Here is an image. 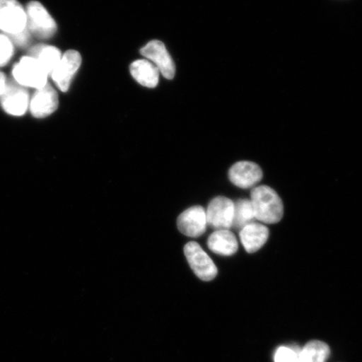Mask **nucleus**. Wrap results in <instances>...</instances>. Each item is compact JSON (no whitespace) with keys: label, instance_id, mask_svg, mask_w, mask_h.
Segmentation results:
<instances>
[{"label":"nucleus","instance_id":"obj_1","mask_svg":"<svg viewBox=\"0 0 362 362\" xmlns=\"http://www.w3.org/2000/svg\"><path fill=\"white\" fill-rule=\"evenodd\" d=\"M251 202L255 219L267 224L279 223L284 216V205L277 192L267 185L252 189Z\"/></svg>","mask_w":362,"mask_h":362},{"label":"nucleus","instance_id":"obj_2","mask_svg":"<svg viewBox=\"0 0 362 362\" xmlns=\"http://www.w3.org/2000/svg\"><path fill=\"white\" fill-rule=\"evenodd\" d=\"M13 79L24 88H42L47 85L48 72L33 57H24L13 68Z\"/></svg>","mask_w":362,"mask_h":362},{"label":"nucleus","instance_id":"obj_3","mask_svg":"<svg viewBox=\"0 0 362 362\" xmlns=\"http://www.w3.org/2000/svg\"><path fill=\"white\" fill-rule=\"evenodd\" d=\"M25 12L26 27L30 34L42 40L52 38L56 34L57 23L42 4L37 1L30 2L26 7Z\"/></svg>","mask_w":362,"mask_h":362},{"label":"nucleus","instance_id":"obj_4","mask_svg":"<svg viewBox=\"0 0 362 362\" xmlns=\"http://www.w3.org/2000/svg\"><path fill=\"white\" fill-rule=\"evenodd\" d=\"M26 12L17 0H0V30L12 35L25 30Z\"/></svg>","mask_w":362,"mask_h":362},{"label":"nucleus","instance_id":"obj_5","mask_svg":"<svg viewBox=\"0 0 362 362\" xmlns=\"http://www.w3.org/2000/svg\"><path fill=\"white\" fill-rule=\"evenodd\" d=\"M185 257L194 274L203 281H211L218 270L209 255L196 242H189L184 247Z\"/></svg>","mask_w":362,"mask_h":362},{"label":"nucleus","instance_id":"obj_6","mask_svg":"<svg viewBox=\"0 0 362 362\" xmlns=\"http://www.w3.org/2000/svg\"><path fill=\"white\" fill-rule=\"evenodd\" d=\"M207 226L217 230L233 228L234 202L224 197H217L208 205L206 211Z\"/></svg>","mask_w":362,"mask_h":362},{"label":"nucleus","instance_id":"obj_7","mask_svg":"<svg viewBox=\"0 0 362 362\" xmlns=\"http://www.w3.org/2000/svg\"><path fill=\"white\" fill-rule=\"evenodd\" d=\"M30 101L29 92L25 88L16 81H8L6 88L0 97V103L8 115L18 117L24 115L28 110Z\"/></svg>","mask_w":362,"mask_h":362},{"label":"nucleus","instance_id":"obj_8","mask_svg":"<svg viewBox=\"0 0 362 362\" xmlns=\"http://www.w3.org/2000/svg\"><path fill=\"white\" fill-rule=\"evenodd\" d=\"M81 64V57L78 52L70 49L62 55L60 62L51 74L57 87L63 93L69 90L72 78Z\"/></svg>","mask_w":362,"mask_h":362},{"label":"nucleus","instance_id":"obj_9","mask_svg":"<svg viewBox=\"0 0 362 362\" xmlns=\"http://www.w3.org/2000/svg\"><path fill=\"white\" fill-rule=\"evenodd\" d=\"M140 52L147 58V60L152 62L165 78L171 80L175 78V63L164 43L160 40H151V42L144 45Z\"/></svg>","mask_w":362,"mask_h":362},{"label":"nucleus","instance_id":"obj_10","mask_svg":"<svg viewBox=\"0 0 362 362\" xmlns=\"http://www.w3.org/2000/svg\"><path fill=\"white\" fill-rule=\"evenodd\" d=\"M180 232L189 238H199L206 232L207 228L206 211L202 206L188 208L177 219Z\"/></svg>","mask_w":362,"mask_h":362},{"label":"nucleus","instance_id":"obj_11","mask_svg":"<svg viewBox=\"0 0 362 362\" xmlns=\"http://www.w3.org/2000/svg\"><path fill=\"white\" fill-rule=\"evenodd\" d=\"M58 105L57 90L47 83L42 88L36 90L30 99L29 108L36 119H44L55 112Z\"/></svg>","mask_w":362,"mask_h":362},{"label":"nucleus","instance_id":"obj_12","mask_svg":"<svg viewBox=\"0 0 362 362\" xmlns=\"http://www.w3.org/2000/svg\"><path fill=\"white\" fill-rule=\"evenodd\" d=\"M230 182L236 187L248 189L255 187L262 179V170L259 165L250 161H239L229 170Z\"/></svg>","mask_w":362,"mask_h":362},{"label":"nucleus","instance_id":"obj_13","mask_svg":"<svg viewBox=\"0 0 362 362\" xmlns=\"http://www.w3.org/2000/svg\"><path fill=\"white\" fill-rule=\"evenodd\" d=\"M269 236V230L264 225L252 223L240 230V239L248 253L259 251Z\"/></svg>","mask_w":362,"mask_h":362},{"label":"nucleus","instance_id":"obj_14","mask_svg":"<svg viewBox=\"0 0 362 362\" xmlns=\"http://www.w3.org/2000/svg\"><path fill=\"white\" fill-rule=\"evenodd\" d=\"M207 246L216 255L232 256L238 251V243L229 230H217L208 238Z\"/></svg>","mask_w":362,"mask_h":362},{"label":"nucleus","instance_id":"obj_15","mask_svg":"<svg viewBox=\"0 0 362 362\" xmlns=\"http://www.w3.org/2000/svg\"><path fill=\"white\" fill-rule=\"evenodd\" d=\"M131 75L144 87L156 88L160 78L158 68L148 60H137L130 66Z\"/></svg>","mask_w":362,"mask_h":362},{"label":"nucleus","instance_id":"obj_16","mask_svg":"<svg viewBox=\"0 0 362 362\" xmlns=\"http://www.w3.org/2000/svg\"><path fill=\"white\" fill-rule=\"evenodd\" d=\"M30 57L42 65L49 75L52 74L62 57L60 49L52 45L40 44L30 49Z\"/></svg>","mask_w":362,"mask_h":362},{"label":"nucleus","instance_id":"obj_17","mask_svg":"<svg viewBox=\"0 0 362 362\" xmlns=\"http://www.w3.org/2000/svg\"><path fill=\"white\" fill-rule=\"evenodd\" d=\"M327 344L320 341H312L300 351L301 362H325L329 356Z\"/></svg>","mask_w":362,"mask_h":362},{"label":"nucleus","instance_id":"obj_18","mask_svg":"<svg viewBox=\"0 0 362 362\" xmlns=\"http://www.w3.org/2000/svg\"><path fill=\"white\" fill-rule=\"evenodd\" d=\"M255 211L250 200L243 199L234 203L233 228L242 230L244 226L255 223Z\"/></svg>","mask_w":362,"mask_h":362},{"label":"nucleus","instance_id":"obj_19","mask_svg":"<svg viewBox=\"0 0 362 362\" xmlns=\"http://www.w3.org/2000/svg\"><path fill=\"white\" fill-rule=\"evenodd\" d=\"M300 351L297 346L279 347L275 352L274 362H301Z\"/></svg>","mask_w":362,"mask_h":362},{"label":"nucleus","instance_id":"obj_20","mask_svg":"<svg viewBox=\"0 0 362 362\" xmlns=\"http://www.w3.org/2000/svg\"><path fill=\"white\" fill-rule=\"evenodd\" d=\"M13 55V44L6 35L0 34V67L6 66Z\"/></svg>","mask_w":362,"mask_h":362},{"label":"nucleus","instance_id":"obj_21","mask_svg":"<svg viewBox=\"0 0 362 362\" xmlns=\"http://www.w3.org/2000/svg\"><path fill=\"white\" fill-rule=\"evenodd\" d=\"M7 36L11 39L13 45H16L19 47H25L30 42V33L26 27V29L21 31L20 33Z\"/></svg>","mask_w":362,"mask_h":362},{"label":"nucleus","instance_id":"obj_22","mask_svg":"<svg viewBox=\"0 0 362 362\" xmlns=\"http://www.w3.org/2000/svg\"><path fill=\"white\" fill-rule=\"evenodd\" d=\"M8 81L6 79V76H4L3 72L0 71V97L2 96V94L4 92V90L6 88Z\"/></svg>","mask_w":362,"mask_h":362}]
</instances>
